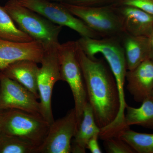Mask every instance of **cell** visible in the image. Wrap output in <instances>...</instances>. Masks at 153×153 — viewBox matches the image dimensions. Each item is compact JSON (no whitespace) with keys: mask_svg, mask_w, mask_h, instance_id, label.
Wrapping results in <instances>:
<instances>
[{"mask_svg":"<svg viewBox=\"0 0 153 153\" xmlns=\"http://www.w3.org/2000/svg\"><path fill=\"white\" fill-rule=\"evenodd\" d=\"M77 55L96 122L100 129L104 128L114 120L120 108L114 76L104 60L88 57L78 43Z\"/></svg>","mask_w":153,"mask_h":153,"instance_id":"6da1fadb","label":"cell"},{"mask_svg":"<svg viewBox=\"0 0 153 153\" xmlns=\"http://www.w3.org/2000/svg\"><path fill=\"white\" fill-rule=\"evenodd\" d=\"M76 41L88 57L93 59L96 55L100 53L106 60L118 89L120 102L119 113L124 114L127 105L125 97L124 86L128 70L120 37L92 38L81 37Z\"/></svg>","mask_w":153,"mask_h":153,"instance_id":"7a4b0ae2","label":"cell"},{"mask_svg":"<svg viewBox=\"0 0 153 153\" xmlns=\"http://www.w3.org/2000/svg\"><path fill=\"white\" fill-rule=\"evenodd\" d=\"M19 28L44 48L60 44L58 38L63 27L22 5L17 0H9L4 6Z\"/></svg>","mask_w":153,"mask_h":153,"instance_id":"3957f363","label":"cell"},{"mask_svg":"<svg viewBox=\"0 0 153 153\" xmlns=\"http://www.w3.org/2000/svg\"><path fill=\"white\" fill-rule=\"evenodd\" d=\"M0 123L3 133L29 141L37 149L44 142L51 126L41 114L16 109L0 111Z\"/></svg>","mask_w":153,"mask_h":153,"instance_id":"277c9868","label":"cell"},{"mask_svg":"<svg viewBox=\"0 0 153 153\" xmlns=\"http://www.w3.org/2000/svg\"><path fill=\"white\" fill-rule=\"evenodd\" d=\"M77 41H69L59 44L57 53L61 80L69 85L74 98V109L78 125L83 109L88 102L84 78L77 55Z\"/></svg>","mask_w":153,"mask_h":153,"instance_id":"5b68a950","label":"cell"},{"mask_svg":"<svg viewBox=\"0 0 153 153\" xmlns=\"http://www.w3.org/2000/svg\"><path fill=\"white\" fill-rule=\"evenodd\" d=\"M61 3L101 38L120 37L125 33L120 18L113 5L84 7Z\"/></svg>","mask_w":153,"mask_h":153,"instance_id":"8992f818","label":"cell"},{"mask_svg":"<svg viewBox=\"0 0 153 153\" xmlns=\"http://www.w3.org/2000/svg\"><path fill=\"white\" fill-rule=\"evenodd\" d=\"M57 46L46 47L39 68L38 88L40 99V114L50 125L54 120L52 108L53 88L57 81L61 80Z\"/></svg>","mask_w":153,"mask_h":153,"instance_id":"52a82bcc","label":"cell"},{"mask_svg":"<svg viewBox=\"0 0 153 153\" xmlns=\"http://www.w3.org/2000/svg\"><path fill=\"white\" fill-rule=\"evenodd\" d=\"M17 1L20 4L38 13L52 23L72 29L81 37L101 38L82 20L72 15L61 3L47 0Z\"/></svg>","mask_w":153,"mask_h":153,"instance_id":"ba28073f","label":"cell"},{"mask_svg":"<svg viewBox=\"0 0 153 153\" xmlns=\"http://www.w3.org/2000/svg\"><path fill=\"white\" fill-rule=\"evenodd\" d=\"M78 126L76 112L73 108L51 125L47 137L36 153H71L72 139Z\"/></svg>","mask_w":153,"mask_h":153,"instance_id":"9c48e42d","label":"cell"},{"mask_svg":"<svg viewBox=\"0 0 153 153\" xmlns=\"http://www.w3.org/2000/svg\"><path fill=\"white\" fill-rule=\"evenodd\" d=\"M38 99L27 88L0 71V110L16 109L40 114Z\"/></svg>","mask_w":153,"mask_h":153,"instance_id":"30bf717a","label":"cell"},{"mask_svg":"<svg viewBox=\"0 0 153 153\" xmlns=\"http://www.w3.org/2000/svg\"><path fill=\"white\" fill-rule=\"evenodd\" d=\"M44 51L43 44L36 40L19 42L0 39V71L20 60L41 63Z\"/></svg>","mask_w":153,"mask_h":153,"instance_id":"8fae6325","label":"cell"},{"mask_svg":"<svg viewBox=\"0 0 153 153\" xmlns=\"http://www.w3.org/2000/svg\"><path fill=\"white\" fill-rule=\"evenodd\" d=\"M126 88L135 101L142 102L151 98L153 90V62L144 60L131 70H127Z\"/></svg>","mask_w":153,"mask_h":153,"instance_id":"7c38bea8","label":"cell"},{"mask_svg":"<svg viewBox=\"0 0 153 153\" xmlns=\"http://www.w3.org/2000/svg\"><path fill=\"white\" fill-rule=\"evenodd\" d=\"M113 5L125 33L134 36H150L153 30V15L131 6Z\"/></svg>","mask_w":153,"mask_h":153,"instance_id":"4fadbf2b","label":"cell"},{"mask_svg":"<svg viewBox=\"0 0 153 153\" xmlns=\"http://www.w3.org/2000/svg\"><path fill=\"white\" fill-rule=\"evenodd\" d=\"M39 67L37 63L29 60H22L10 64L1 71L9 78L25 86L39 99L38 75Z\"/></svg>","mask_w":153,"mask_h":153,"instance_id":"5bb4252c","label":"cell"},{"mask_svg":"<svg viewBox=\"0 0 153 153\" xmlns=\"http://www.w3.org/2000/svg\"><path fill=\"white\" fill-rule=\"evenodd\" d=\"M100 129L96 122L93 109L88 102L83 109L82 119L71 142V152L85 153L86 145L91 138L99 134Z\"/></svg>","mask_w":153,"mask_h":153,"instance_id":"9a60e30c","label":"cell"},{"mask_svg":"<svg viewBox=\"0 0 153 153\" xmlns=\"http://www.w3.org/2000/svg\"><path fill=\"white\" fill-rule=\"evenodd\" d=\"M120 38L128 70H132L149 59L148 37L133 36L125 33Z\"/></svg>","mask_w":153,"mask_h":153,"instance_id":"2e32d148","label":"cell"},{"mask_svg":"<svg viewBox=\"0 0 153 153\" xmlns=\"http://www.w3.org/2000/svg\"><path fill=\"white\" fill-rule=\"evenodd\" d=\"M125 121L127 126L136 125L153 129V101L148 98L138 108L127 105Z\"/></svg>","mask_w":153,"mask_h":153,"instance_id":"e0dca14e","label":"cell"},{"mask_svg":"<svg viewBox=\"0 0 153 153\" xmlns=\"http://www.w3.org/2000/svg\"><path fill=\"white\" fill-rule=\"evenodd\" d=\"M0 39L14 41L28 42L34 41L33 38L16 26L4 7L0 5Z\"/></svg>","mask_w":153,"mask_h":153,"instance_id":"ac0fdd59","label":"cell"},{"mask_svg":"<svg viewBox=\"0 0 153 153\" xmlns=\"http://www.w3.org/2000/svg\"><path fill=\"white\" fill-rule=\"evenodd\" d=\"M120 137L136 153H153V134L137 132L128 128L124 131Z\"/></svg>","mask_w":153,"mask_h":153,"instance_id":"d6986e66","label":"cell"},{"mask_svg":"<svg viewBox=\"0 0 153 153\" xmlns=\"http://www.w3.org/2000/svg\"><path fill=\"white\" fill-rule=\"evenodd\" d=\"M37 148L29 141L2 133L0 135V153H36Z\"/></svg>","mask_w":153,"mask_h":153,"instance_id":"ffe728a7","label":"cell"},{"mask_svg":"<svg viewBox=\"0 0 153 153\" xmlns=\"http://www.w3.org/2000/svg\"><path fill=\"white\" fill-rule=\"evenodd\" d=\"M103 141L105 149L107 153H136L133 149L120 137H112Z\"/></svg>","mask_w":153,"mask_h":153,"instance_id":"44dd1931","label":"cell"},{"mask_svg":"<svg viewBox=\"0 0 153 153\" xmlns=\"http://www.w3.org/2000/svg\"><path fill=\"white\" fill-rule=\"evenodd\" d=\"M113 5L131 6L153 15V0H117Z\"/></svg>","mask_w":153,"mask_h":153,"instance_id":"7402d4cb","label":"cell"},{"mask_svg":"<svg viewBox=\"0 0 153 153\" xmlns=\"http://www.w3.org/2000/svg\"><path fill=\"white\" fill-rule=\"evenodd\" d=\"M117 0H64L63 2L74 5L84 7H102L114 4Z\"/></svg>","mask_w":153,"mask_h":153,"instance_id":"603a6c76","label":"cell"},{"mask_svg":"<svg viewBox=\"0 0 153 153\" xmlns=\"http://www.w3.org/2000/svg\"><path fill=\"white\" fill-rule=\"evenodd\" d=\"M99 134H96L91 138L86 145V149H88L92 153H101L102 151L99 144L98 140Z\"/></svg>","mask_w":153,"mask_h":153,"instance_id":"cb8c5ba5","label":"cell"},{"mask_svg":"<svg viewBox=\"0 0 153 153\" xmlns=\"http://www.w3.org/2000/svg\"><path fill=\"white\" fill-rule=\"evenodd\" d=\"M149 46V59L153 62V30L148 37Z\"/></svg>","mask_w":153,"mask_h":153,"instance_id":"d4e9b609","label":"cell"},{"mask_svg":"<svg viewBox=\"0 0 153 153\" xmlns=\"http://www.w3.org/2000/svg\"><path fill=\"white\" fill-rule=\"evenodd\" d=\"M50 1L55 2L61 3L63 2L64 0H47Z\"/></svg>","mask_w":153,"mask_h":153,"instance_id":"484cf974","label":"cell"},{"mask_svg":"<svg viewBox=\"0 0 153 153\" xmlns=\"http://www.w3.org/2000/svg\"><path fill=\"white\" fill-rule=\"evenodd\" d=\"M2 129L1 126V123H0V135L2 134Z\"/></svg>","mask_w":153,"mask_h":153,"instance_id":"4316f807","label":"cell"},{"mask_svg":"<svg viewBox=\"0 0 153 153\" xmlns=\"http://www.w3.org/2000/svg\"><path fill=\"white\" fill-rule=\"evenodd\" d=\"M151 98H152V100L153 101V90L152 93V95H151Z\"/></svg>","mask_w":153,"mask_h":153,"instance_id":"83f0119b","label":"cell"},{"mask_svg":"<svg viewBox=\"0 0 153 153\" xmlns=\"http://www.w3.org/2000/svg\"><path fill=\"white\" fill-rule=\"evenodd\" d=\"M0 111H1V110H0Z\"/></svg>","mask_w":153,"mask_h":153,"instance_id":"f1b7e54d","label":"cell"}]
</instances>
